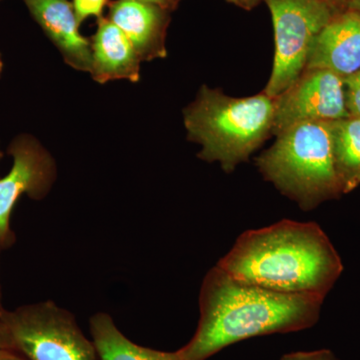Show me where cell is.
Instances as JSON below:
<instances>
[{"label": "cell", "mask_w": 360, "mask_h": 360, "mask_svg": "<svg viewBox=\"0 0 360 360\" xmlns=\"http://www.w3.org/2000/svg\"><path fill=\"white\" fill-rule=\"evenodd\" d=\"M33 18L41 26L68 65L90 72L91 42L79 32L80 23L70 0H25Z\"/></svg>", "instance_id": "cell-10"}, {"label": "cell", "mask_w": 360, "mask_h": 360, "mask_svg": "<svg viewBox=\"0 0 360 360\" xmlns=\"http://www.w3.org/2000/svg\"><path fill=\"white\" fill-rule=\"evenodd\" d=\"M0 349L13 350L11 338H9L8 333L1 321H0Z\"/></svg>", "instance_id": "cell-20"}, {"label": "cell", "mask_w": 360, "mask_h": 360, "mask_svg": "<svg viewBox=\"0 0 360 360\" xmlns=\"http://www.w3.org/2000/svg\"><path fill=\"white\" fill-rule=\"evenodd\" d=\"M0 321L13 350L28 360H99L72 312L51 300L0 307Z\"/></svg>", "instance_id": "cell-5"}, {"label": "cell", "mask_w": 360, "mask_h": 360, "mask_svg": "<svg viewBox=\"0 0 360 360\" xmlns=\"http://www.w3.org/2000/svg\"><path fill=\"white\" fill-rule=\"evenodd\" d=\"M307 68H323L345 78L360 70V11L345 9L319 33Z\"/></svg>", "instance_id": "cell-9"}, {"label": "cell", "mask_w": 360, "mask_h": 360, "mask_svg": "<svg viewBox=\"0 0 360 360\" xmlns=\"http://www.w3.org/2000/svg\"><path fill=\"white\" fill-rule=\"evenodd\" d=\"M92 77L99 84L125 79L137 82L141 58L127 35L108 18H99L91 41Z\"/></svg>", "instance_id": "cell-12"}, {"label": "cell", "mask_w": 360, "mask_h": 360, "mask_svg": "<svg viewBox=\"0 0 360 360\" xmlns=\"http://www.w3.org/2000/svg\"><path fill=\"white\" fill-rule=\"evenodd\" d=\"M4 250L1 243H0V255H1V251ZM2 292H1V284H0V307H2Z\"/></svg>", "instance_id": "cell-24"}, {"label": "cell", "mask_w": 360, "mask_h": 360, "mask_svg": "<svg viewBox=\"0 0 360 360\" xmlns=\"http://www.w3.org/2000/svg\"><path fill=\"white\" fill-rule=\"evenodd\" d=\"M269 7L274 28V66L264 89L278 96L307 68L319 33L335 13L321 0H262Z\"/></svg>", "instance_id": "cell-6"}, {"label": "cell", "mask_w": 360, "mask_h": 360, "mask_svg": "<svg viewBox=\"0 0 360 360\" xmlns=\"http://www.w3.org/2000/svg\"><path fill=\"white\" fill-rule=\"evenodd\" d=\"M257 160L258 172L304 212L342 193L335 169L330 122L291 125Z\"/></svg>", "instance_id": "cell-4"}, {"label": "cell", "mask_w": 360, "mask_h": 360, "mask_svg": "<svg viewBox=\"0 0 360 360\" xmlns=\"http://www.w3.org/2000/svg\"><path fill=\"white\" fill-rule=\"evenodd\" d=\"M2 158H4V153H2L1 149H0V161H1Z\"/></svg>", "instance_id": "cell-26"}, {"label": "cell", "mask_w": 360, "mask_h": 360, "mask_svg": "<svg viewBox=\"0 0 360 360\" xmlns=\"http://www.w3.org/2000/svg\"><path fill=\"white\" fill-rule=\"evenodd\" d=\"M217 265L267 290L323 300L343 270L340 255L319 224L290 219L243 232Z\"/></svg>", "instance_id": "cell-2"}, {"label": "cell", "mask_w": 360, "mask_h": 360, "mask_svg": "<svg viewBox=\"0 0 360 360\" xmlns=\"http://www.w3.org/2000/svg\"><path fill=\"white\" fill-rule=\"evenodd\" d=\"M333 163L342 193L360 186V118L330 122Z\"/></svg>", "instance_id": "cell-14"}, {"label": "cell", "mask_w": 360, "mask_h": 360, "mask_svg": "<svg viewBox=\"0 0 360 360\" xmlns=\"http://www.w3.org/2000/svg\"><path fill=\"white\" fill-rule=\"evenodd\" d=\"M274 115L276 97L264 91L232 97L202 85L184 110V122L189 141L201 146L198 158L231 174L271 136Z\"/></svg>", "instance_id": "cell-3"}, {"label": "cell", "mask_w": 360, "mask_h": 360, "mask_svg": "<svg viewBox=\"0 0 360 360\" xmlns=\"http://www.w3.org/2000/svg\"><path fill=\"white\" fill-rule=\"evenodd\" d=\"M108 0H73L72 6L78 22H84L86 18H101Z\"/></svg>", "instance_id": "cell-16"}, {"label": "cell", "mask_w": 360, "mask_h": 360, "mask_svg": "<svg viewBox=\"0 0 360 360\" xmlns=\"http://www.w3.org/2000/svg\"><path fill=\"white\" fill-rule=\"evenodd\" d=\"M89 329L99 360H184L179 352H160L134 343L106 312L92 315Z\"/></svg>", "instance_id": "cell-13"}, {"label": "cell", "mask_w": 360, "mask_h": 360, "mask_svg": "<svg viewBox=\"0 0 360 360\" xmlns=\"http://www.w3.org/2000/svg\"><path fill=\"white\" fill-rule=\"evenodd\" d=\"M348 115L360 118V70L345 78Z\"/></svg>", "instance_id": "cell-15"}, {"label": "cell", "mask_w": 360, "mask_h": 360, "mask_svg": "<svg viewBox=\"0 0 360 360\" xmlns=\"http://www.w3.org/2000/svg\"><path fill=\"white\" fill-rule=\"evenodd\" d=\"M8 153L13 156V167L0 177V243L4 250L15 243L11 217L16 202L23 194L33 200H44L56 179V161L32 136L16 137Z\"/></svg>", "instance_id": "cell-8"}, {"label": "cell", "mask_w": 360, "mask_h": 360, "mask_svg": "<svg viewBox=\"0 0 360 360\" xmlns=\"http://www.w3.org/2000/svg\"><path fill=\"white\" fill-rule=\"evenodd\" d=\"M335 357L328 349L314 350V352H291L283 355L281 360H331Z\"/></svg>", "instance_id": "cell-17"}, {"label": "cell", "mask_w": 360, "mask_h": 360, "mask_svg": "<svg viewBox=\"0 0 360 360\" xmlns=\"http://www.w3.org/2000/svg\"><path fill=\"white\" fill-rule=\"evenodd\" d=\"M323 300L246 283L217 264L201 283L195 333L177 352L184 360H206L238 341L310 328L319 321Z\"/></svg>", "instance_id": "cell-1"}, {"label": "cell", "mask_w": 360, "mask_h": 360, "mask_svg": "<svg viewBox=\"0 0 360 360\" xmlns=\"http://www.w3.org/2000/svg\"><path fill=\"white\" fill-rule=\"evenodd\" d=\"M331 360H338V359H336L335 357H333V359Z\"/></svg>", "instance_id": "cell-27"}, {"label": "cell", "mask_w": 360, "mask_h": 360, "mask_svg": "<svg viewBox=\"0 0 360 360\" xmlns=\"http://www.w3.org/2000/svg\"><path fill=\"white\" fill-rule=\"evenodd\" d=\"M347 8L360 11V0H347Z\"/></svg>", "instance_id": "cell-23"}, {"label": "cell", "mask_w": 360, "mask_h": 360, "mask_svg": "<svg viewBox=\"0 0 360 360\" xmlns=\"http://www.w3.org/2000/svg\"><path fill=\"white\" fill-rule=\"evenodd\" d=\"M321 1L328 4L335 13H340V11L347 9V0H321Z\"/></svg>", "instance_id": "cell-22"}, {"label": "cell", "mask_w": 360, "mask_h": 360, "mask_svg": "<svg viewBox=\"0 0 360 360\" xmlns=\"http://www.w3.org/2000/svg\"><path fill=\"white\" fill-rule=\"evenodd\" d=\"M347 117L345 78L323 68H305L276 97L272 135L277 136L296 123L333 122Z\"/></svg>", "instance_id": "cell-7"}, {"label": "cell", "mask_w": 360, "mask_h": 360, "mask_svg": "<svg viewBox=\"0 0 360 360\" xmlns=\"http://www.w3.org/2000/svg\"><path fill=\"white\" fill-rule=\"evenodd\" d=\"M139 1L146 2V4H153V6L160 7L165 11H169L176 7L179 0H139Z\"/></svg>", "instance_id": "cell-19"}, {"label": "cell", "mask_w": 360, "mask_h": 360, "mask_svg": "<svg viewBox=\"0 0 360 360\" xmlns=\"http://www.w3.org/2000/svg\"><path fill=\"white\" fill-rule=\"evenodd\" d=\"M2 70H4V61H2L1 53H0V77H1Z\"/></svg>", "instance_id": "cell-25"}, {"label": "cell", "mask_w": 360, "mask_h": 360, "mask_svg": "<svg viewBox=\"0 0 360 360\" xmlns=\"http://www.w3.org/2000/svg\"><path fill=\"white\" fill-rule=\"evenodd\" d=\"M229 4L239 7V8L245 9L246 11H252L253 8L259 6L262 0H226Z\"/></svg>", "instance_id": "cell-18"}, {"label": "cell", "mask_w": 360, "mask_h": 360, "mask_svg": "<svg viewBox=\"0 0 360 360\" xmlns=\"http://www.w3.org/2000/svg\"><path fill=\"white\" fill-rule=\"evenodd\" d=\"M0 360H28L18 352L11 349H0Z\"/></svg>", "instance_id": "cell-21"}, {"label": "cell", "mask_w": 360, "mask_h": 360, "mask_svg": "<svg viewBox=\"0 0 360 360\" xmlns=\"http://www.w3.org/2000/svg\"><path fill=\"white\" fill-rule=\"evenodd\" d=\"M165 11L139 0H117L110 6L108 20L127 35L141 61H150L167 56Z\"/></svg>", "instance_id": "cell-11"}]
</instances>
